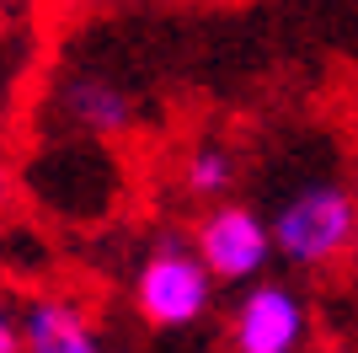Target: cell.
Returning a JSON list of instances; mask_svg holds the SVG:
<instances>
[{
    "label": "cell",
    "mask_w": 358,
    "mask_h": 353,
    "mask_svg": "<svg viewBox=\"0 0 358 353\" xmlns=\"http://www.w3.org/2000/svg\"><path fill=\"white\" fill-rule=\"evenodd\" d=\"M214 289L220 279L209 273V263L198 257V247L187 235H161L150 241L145 257L134 263V284H129V300H134L139 321L155 326V332H187L214 310Z\"/></svg>",
    "instance_id": "2"
},
{
    "label": "cell",
    "mask_w": 358,
    "mask_h": 353,
    "mask_svg": "<svg viewBox=\"0 0 358 353\" xmlns=\"http://www.w3.org/2000/svg\"><path fill=\"white\" fill-rule=\"evenodd\" d=\"M0 139H6V107H0Z\"/></svg>",
    "instance_id": "9"
},
{
    "label": "cell",
    "mask_w": 358,
    "mask_h": 353,
    "mask_svg": "<svg viewBox=\"0 0 358 353\" xmlns=\"http://www.w3.org/2000/svg\"><path fill=\"white\" fill-rule=\"evenodd\" d=\"M310 305L284 279H257L230 305V353H305Z\"/></svg>",
    "instance_id": "4"
},
{
    "label": "cell",
    "mask_w": 358,
    "mask_h": 353,
    "mask_svg": "<svg viewBox=\"0 0 358 353\" xmlns=\"http://www.w3.org/2000/svg\"><path fill=\"white\" fill-rule=\"evenodd\" d=\"M193 247L198 257L209 263V273L220 284H257L268 279L273 268V230L268 220L257 214L252 204H236V198H220V204H203L193 225Z\"/></svg>",
    "instance_id": "3"
},
{
    "label": "cell",
    "mask_w": 358,
    "mask_h": 353,
    "mask_svg": "<svg viewBox=\"0 0 358 353\" xmlns=\"http://www.w3.org/2000/svg\"><path fill=\"white\" fill-rule=\"evenodd\" d=\"M353 268H358V241H353Z\"/></svg>",
    "instance_id": "10"
},
{
    "label": "cell",
    "mask_w": 358,
    "mask_h": 353,
    "mask_svg": "<svg viewBox=\"0 0 358 353\" xmlns=\"http://www.w3.org/2000/svg\"><path fill=\"white\" fill-rule=\"evenodd\" d=\"M0 353H22V321H16V305L0 294Z\"/></svg>",
    "instance_id": "8"
},
{
    "label": "cell",
    "mask_w": 358,
    "mask_h": 353,
    "mask_svg": "<svg viewBox=\"0 0 358 353\" xmlns=\"http://www.w3.org/2000/svg\"><path fill=\"white\" fill-rule=\"evenodd\" d=\"M236 150L220 145V139H198L187 155H182V193L187 198H198V204H220V198H230V188H236Z\"/></svg>",
    "instance_id": "7"
},
{
    "label": "cell",
    "mask_w": 358,
    "mask_h": 353,
    "mask_svg": "<svg viewBox=\"0 0 358 353\" xmlns=\"http://www.w3.org/2000/svg\"><path fill=\"white\" fill-rule=\"evenodd\" d=\"M16 321H22V353H107L102 326L91 321V310L59 289L27 294Z\"/></svg>",
    "instance_id": "6"
},
{
    "label": "cell",
    "mask_w": 358,
    "mask_h": 353,
    "mask_svg": "<svg viewBox=\"0 0 358 353\" xmlns=\"http://www.w3.org/2000/svg\"><path fill=\"white\" fill-rule=\"evenodd\" d=\"M268 230H273V257L278 263H289L294 273H327V268L353 257L358 193L331 182V176H310L305 188H294L273 209Z\"/></svg>",
    "instance_id": "1"
},
{
    "label": "cell",
    "mask_w": 358,
    "mask_h": 353,
    "mask_svg": "<svg viewBox=\"0 0 358 353\" xmlns=\"http://www.w3.org/2000/svg\"><path fill=\"white\" fill-rule=\"evenodd\" d=\"M54 113L64 118V129L86 134V139H123L134 129L139 107L123 81H113L102 70H70L54 86Z\"/></svg>",
    "instance_id": "5"
}]
</instances>
